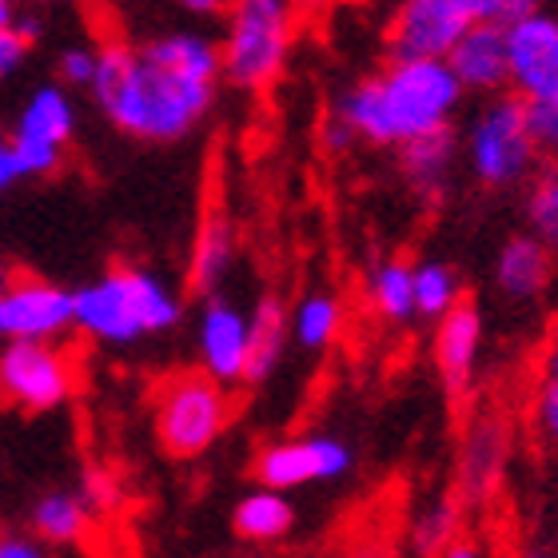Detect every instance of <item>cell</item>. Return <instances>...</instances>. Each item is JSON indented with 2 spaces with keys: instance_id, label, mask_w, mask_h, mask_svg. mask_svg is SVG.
Segmentation results:
<instances>
[{
  "instance_id": "4dcf8cb0",
  "label": "cell",
  "mask_w": 558,
  "mask_h": 558,
  "mask_svg": "<svg viewBox=\"0 0 558 558\" xmlns=\"http://www.w3.org/2000/svg\"><path fill=\"white\" fill-rule=\"evenodd\" d=\"M81 499L88 502V511H108V507H117L120 502V478L105 466H93L88 475H84V487H81Z\"/></svg>"
},
{
  "instance_id": "9c48e42d",
  "label": "cell",
  "mask_w": 558,
  "mask_h": 558,
  "mask_svg": "<svg viewBox=\"0 0 558 558\" xmlns=\"http://www.w3.org/2000/svg\"><path fill=\"white\" fill-rule=\"evenodd\" d=\"M351 466H355V454H351L348 442L336 439V435H295V439L268 442V447L256 454L252 471H256L264 490L288 495V490L307 487V483L343 478Z\"/></svg>"
},
{
  "instance_id": "f546056e",
  "label": "cell",
  "mask_w": 558,
  "mask_h": 558,
  "mask_svg": "<svg viewBox=\"0 0 558 558\" xmlns=\"http://www.w3.org/2000/svg\"><path fill=\"white\" fill-rule=\"evenodd\" d=\"M526 129H531L538 156H547V160L558 163V100L526 105Z\"/></svg>"
},
{
  "instance_id": "277c9868",
  "label": "cell",
  "mask_w": 558,
  "mask_h": 558,
  "mask_svg": "<svg viewBox=\"0 0 558 558\" xmlns=\"http://www.w3.org/2000/svg\"><path fill=\"white\" fill-rule=\"evenodd\" d=\"M295 45V9L283 0H244L228 16V33L220 40L223 81L264 93L283 76Z\"/></svg>"
},
{
  "instance_id": "f1b7e54d",
  "label": "cell",
  "mask_w": 558,
  "mask_h": 558,
  "mask_svg": "<svg viewBox=\"0 0 558 558\" xmlns=\"http://www.w3.org/2000/svg\"><path fill=\"white\" fill-rule=\"evenodd\" d=\"M96 64H100V52L93 45H69L57 57L60 84H69V88H93Z\"/></svg>"
},
{
  "instance_id": "2e32d148",
  "label": "cell",
  "mask_w": 558,
  "mask_h": 558,
  "mask_svg": "<svg viewBox=\"0 0 558 558\" xmlns=\"http://www.w3.org/2000/svg\"><path fill=\"white\" fill-rule=\"evenodd\" d=\"M447 69L454 72V81L463 84V93H499L502 84H511V72H507V28L475 21V28L447 57Z\"/></svg>"
},
{
  "instance_id": "cb8c5ba5",
  "label": "cell",
  "mask_w": 558,
  "mask_h": 558,
  "mask_svg": "<svg viewBox=\"0 0 558 558\" xmlns=\"http://www.w3.org/2000/svg\"><path fill=\"white\" fill-rule=\"evenodd\" d=\"M367 303L387 324H408L415 312V264L408 259H384L367 276Z\"/></svg>"
},
{
  "instance_id": "6da1fadb",
  "label": "cell",
  "mask_w": 558,
  "mask_h": 558,
  "mask_svg": "<svg viewBox=\"0 0 558 558\" xmlns=\"http://www.w3.org/2000/svg\"><path fill=\"white\" fill-rule=\"evenodd\" d=\"M463 84L447 60H391L379 76H363L339 96L336 117L355 140L379 148H403L411 140L451 129Z\"/></svg>"
},
{
  "instance_id": "44dd1931",
  "label": "cell",
  "mask_w": 558,
  "mask_h": 558,
  "mask_svg": "<svg viewBox=\"0 0 558 558\" xmlns=\"http://www.w3.org/2000/svg\"><path fill=\"white\" fill-rule=\"evenodd\" d=\"M247 324H252V339H247L244 384H264L283 360V348L291 339V315L279 295H259Z\"/></svg>"
},
{
  "instance_id": "ab89813d",
  "label": "cell",
  "mask_w": 558,
  "mask_h": 558,
  "mask_svg": "<svg viewBox=\"0 0 558 558\" xmlns=\"http://www.w3.org/2000/svg\"><path fill=\"white\" fill-rule=\"evenodd\" d=\"M543 367H547V379H550V384H558V327H555V331H550L547 360H543Z\"/></svg>"
},
{
  "instance_id": "836d02e7",
  "label": "cell",
  "mask_w": 558,
  "mask_h": 558,
  "mask_svg": "<svg viewBox=\"0 0 558 558\" xmlns=\"http://www.w3.org/2000/svg\"><path fill=\"white\" fill-rule=\"evenodd\" d=\"M28 48H33V45H28V40H24V36L16 33V28L0 33V81L21 69L24 57H28Z\"/></svg>"
},
{
  "instance_id": "7a4b0ae2",
  "label": "cell",
  "mask_w": 558,
  "mask_h": 558,
  "mask_svg": "<svg viewBox=\"0 0 558 558\" xmlns=\"http://www.w3.org/2000/svg\"><path fill=\"white\" fill-rule=\"evenodd\" d=\"M96 52H100V64H96L93 96L120 132L172 144V140H184L211 112L216 84L184 81L175 72L156 69L129 40H105Z\"/></svg>"
},
{
  "instance_id": "484cf974",
  "label": "cell",
  "mask_w": 558,
  "mask_h": 558,
  "mask_svg": "<svg viewBox=\"0 0 558 558\" xmlns=\"http://www.w3.org/2000/svg\"><path fill=\"white\" fill-rule=\"evenodd\" d=\"M343 327V303L331 291H307L291 312V339L307 351L327 348Z\"/></svg>"
},
{
  "instance_id": "7c38bea8",
  "label": "cell",
  "mask_w": 558,
  "mask_h": 558,
  "mask_svg": "<svg viewBox=\"0 0 558 558\" xmlns=\"http://www.w3.org/2000/svg\"><path fill=\"white\" fill-rule=\"evenodd\" d=\"M507 72L523 105L558 100V21L535 9L507 28Z\"/></svg>"
},
{
  "instance_id": "30bf717a",
  "label": "cell",
  "mask_w": 558,
  "mask_h": 558,
  "mask_svg": "<svg viewBox=\"0 0 558 558\" xmlns=\"http://www.w3.org/2000/svg\"><path fill=\"white\" fill-rule=\"evenodd\" d=\"M475 21V0H408L387 33L391 60H447Z\"/></svg>"
},
{
  "instance_id": "e575fe53",
  "label": "cell",
  "mask_w": 558,
  "mask_h": 558,
  "mask_svg": "<svg viewBox=\"0 0 558 558\" xmlns=\"http://www.w3.org/2000/svg\"><path fill=\"white\" fill-rule=\"evenodd\" d=\"M16 180H24L21 156L12 148V136H0V192H9Z\"/></svg>"
},
{
  "instance_id": "83f0119b",
  "label": "cell",
  "mask_w": 558,
  "mask_h": 558,
  "mask_svg": "<svg viewBox=\"0 0 558 558\" xmlns=\"http://www.w3.org/2000/svg\"><path fill=\"white\" fill-rule=\"evenodd\" d=\"M526 223L531 235L547 247L550 256H558V163H550L547 172H538L526 192Z\"/></svg>"
},
{
  "instance_id": "8d00e7d4",
  "label": "cell",
  "mask_w": 558,
  "mask_h": 558,
  "mask_svg": "<svg viewBox=\"0 0 558 558\" xmlns=\"http://www.w3.org/2000/svg\"><path fill=\"white\" fill-rule=\"evenodd\" d=\"M319 136H324V148H327V151H343V148H351V144H355V132H351L339 117L327 120Z\"/></svg>"
},
{
  "instance_id": "d4e9b609",
  "label": "cell",
  "mask_w": 558,
  "mask_h": 558,
  "mask_svg": "<svg viewBox=\"0 0 558 558\" xmlns=\"http://www.w3.org/2000/svg\"><path fill=\"white\" fill-rule=\"evenodd\" d=\"M459 531H463V502L454 495H439L411 519V550L418 558H439L451 543L463 538Z\"/></svg>"
},
{
  "instance_id": "4316f807",
  "label": "cell",
  "mask_w": 558,
  "mask_h": 558,
  "mask_svg": "<svg viewBox=\"0 0 558 558\" xmlns=\"http://www.w3.org/2000/svg\"><path fill=\"white\" fill-rule=\"evenodd\" d=\"M459 303H463V288H459V276H454L451 264H439V259L415 264V312L418 315L442 319V315L454 312Z\"/></svg>"
},
{
  "instance_id": "1f68e13d",
  "label": "cell",
  "mask_w": 558,
  "mask_h": 558,
  "mask_svg": "<svg viewBox=\"0 0 558 558\" xmlns=\"http://www.w3.org/2000/svg\"><path fill=\"white\" fill-rule=\"evenodd\" d=\"M535 427L550 447H558V384H550V379H543L535 396Z\"/></svg>"
},
{
  "instance_id": "e0dca14e",
  "label": "cell",
  "mask_w": 558,
  "mask_h": 558,
  "mask_svg": "<svg viewBox=\"0 0 558 558\" xmlns=\"http://www.w3.org/2000/svg\"><path fill=\"white\" fill-rule=\"evenodd\" d=\"M140 57L156 64V69L199 84H216L223 72L220 40H211L208 33H196V28H172V33L148 36L140 45Z\"/></svg>"
},
{
  "instance_id": "7402d4cb",
  "label": "cell",
  "mask_w": 558,
  "mask_h": 558,
  "mask_svg": "<svg viewBox=\"0 0 558 558\" xmlns=\"http://www.w3.org/2000/svg\"><path fill=\"white\" fill-rule=\"evenodd\" d=\"M88 519H93V511L76 490H48L33 502V514H28L36 543H48V547L81 543L88 535Z\"/></svg>"
},
{
  "instance_id": "ee69618b",
  "label": "cell",
  "mask_w": 558,
  "mask_h": 558,
  "mask_svg": "<svg viewBox=\"0 0 558 558\" xmlns=\"http://www.w3.org/2000/svg\"><path fill=\"white\" fill-rule=\"evenodd\" d=\"M519 558H555V555H550V550H543V547H526Z\"/></svg>"
},
{
  "instance_id": "b9f144b4",
  "label": "cell",
  "mask_w": 558,
  "mask_h": 558,
  "mask_svg": "<svg viewBox=\"0 0 558 558\" xmlns=\"http://www.w3.org/2000/svg\"><path fill=\"white\" fill-rule=\"evenodd\" d=\"M187 9L199 12V16H211V12L220 9V0H187Z\"/></svg>"
},
{
  "instance_id": "8992f818",
  "label": "cell",
  "mask_w": 558,
  "mask_h": 558,
  "mask_svg": "<svg viewBox=\"0 0 558 558\" xmlns=\"http://www.w3.org/2000/svg\"><path fill=\"white\" fill-rule=\"evenodd\" d=\"M538 148L526 129V105L519 96H495L466 129V163L478 184L511 187L531 175Z\"/></svg>"
},
{
  "instance_id": "f35d334b",
  "label": "cell",
  "mask_w": 558,
  "mask_h": 558,
  "mask_svg": "<svg viewBox=\"0 0 558 558\" xmlns=\"http://www.w3.org/2000/svg\"><path fill=\"white\" fill-rule=\"evenodd\" d=\"M12 28H16L28 45H33L36 36H40V16H33V12H28V16H16V24H12Z\"/></svg>"
},
{
  "instance_id": "9a60e30c",
  "label": "cell",
  "mask_w": 558,
  "mask_h": 558,
  "mask_svg": "<svg viewBox=\"0 0 558 558\" xmlns=\"http://www.w3.org/2000/svg\"><path fill=\"white\" fill-rule=\"evenodd\" d=\"M478 351H483V315L475 303H459L435 327V372L451 399H463L475 384Z\"/></svg>"
},
{
  "instance_id": "60d3db41",
  "label": "cell",
  "mask_w": 558,
  "mask_h": 558,
  "mask_svg": "<svg viewBox=\"0 0 558 558\" xmlns=\"http://www.w3.org/2000/svg\"><path fill=\"white\" fill-rule=\"evenodd\" d=\"M16 16H21V12L12 9L9 0H0V33H9L12 24H16Z\"/></svg>"
},
{
  "instance_id": "d6a6232c",
  "label": "cell",
  "mask_w": 558,
  "mask_h": 558,
  "mask_svg": "<svg viewBox=\"0 0 558 558\" xmlns=\"http://www.w3.org/2000/svg\"><path fill=\"white\" fill-rule=\"evenodd\" d=\"M343 558H399V543H396L391 531L372 526V531H363V535L351 543Z\"/></svg>"
},
{
  "instance_id": "5bb4252c",
  "label": "cell",
  "mask_w": 558,
  "mask_h": 558,
  "mask_svg": "<svg viewBox=\"0 0 558 558\" xmlns=\"http://www.w3.org/2000/svg\"><path fill=\"white\" fill-rule=\"evenodd\" d=\"M247 339L252 324L247 312H240L228 295H208L196 319V351L199 372L216 379V384H244L247 372Z\"/></svg>"
},
{
  "instance_id": "ac0fdd59",
  "label": "cell",
  "mask_w": 558,
  "mask_h": 558,
  "mask_svg": "<svg viewBox=\"0 0 558 558\" xmlns=\"http://www.w3.org/2000/svg\"><path fill=\"white\" fill-rule=\"evenodd\" d=\"M454 156H459L454 132H435V136L411 140V144L399 148V172H403L408 187L423 204H439L447 184H451Z\"/></svg>"
},
{
  "instance_id": "ba28073f",
  "label": "cell",
  "mask_w": 558,
  "mask_h": 558,
  "mask_svg": "<svg viewBox=\"0 0 558 558\" xmlns=\"http://www.w3.org/2000/svg\"><path fill=\"white\" fill-rule=\"evenodd\" d=\"M76 372L57 343H4L0 348V399L21 411H57L69 403Z\"/></svg>"
},
{
  "instance_id": "8fae6325",
  "label": "cell",
  "mask_w": 558,
  "mask_h": 558,
  "mask_svg": "<svg viewBox=\"0 0 558 558\" xmlns=\"http://www.w3.org/2000/svg\"><path fill=\"white\" fill-rule=\"evenodd\" d=\"M72 132H76V108L64 84H40L28 105H24L16 132H12V148L21 156L24 175H48L57 172L64 160Z\"/></svg>"
},
{
  "instance_id": "7bdbcfd3",
  "label": "cell",
  "mask_w": 558,
  "mask_h": 558,
  "mask_svg": "<svg viewBox=\"0 0 558 558\" xmlns=\"http://www.w3.org/2000/svg\"><path fill=\"white\" fill-rule=\"evenodd\" d=\"M9 288H12V271L4 268V264H0V295H4Z\"/></svg>"
},
{
  "instance_id": "74e56055",
  "label": "cell",
  "mask_w": 558,
  "mask_h": 558,
  "mask_svg": "<svg viewBox=\"0 0 558 558\" xmlns=\"http://www.w3.org/2000/svg\"><path fill=\"white\" fill-rule=\"evenodd\" d=\"M439 558H483V547L471 543V538H459V543H451Z\"/></svg>"
},
{
  "instance_id": "3957f363",
  "label": "cell",
  "mask_w": 558,
  "mask_h": 558,
  "mask_svg": "<svg viewBox=\"0 0 558 558\" xmlns=\"http://www.w3.org/2000/svg\"><path fill=\"white\" fill-rule=\"evenodd\" d=\"M180 295L144 268H112L72 291V327L96 343L124 348L180 324Z\"/></svg>"
},
{
  "instance_id": "d6986e66",
  "label": "cell",
  "mask_w": 558,
  "mask_h": 558,
  "mask_svg": "<svg viewBox=\"0 0 558 558\" xmlns=\"http://www.w3.org/2000/svg\"><path fill=\"white\" fill-rule=\"evenodd\" d=\"M235 264V228L223 211H208L192 240V259H187V283L204 300L220 295V283Z\"/></svg>"
},
{
  "instance_id": "5b68a950",
  "label": "cell",
  "mask_w": 558,
  "mask_h": 558,
  "mask_svg": "<svg viewBox=\"0 0 558 558\" xmlns=\"http://www.w3.org/2000/svg\"><path fill=\"white\" fill-rule=\"evenodd\" d=\"M156 439L175 459L204 454L232 423V396L228 387L208 379L204 372H180L163 379L156 391Z\"/></svg>"
},
{
  "instance_id": "4fadbf2b",
  "label": "cell",
  "mask_w": 558,
  "mask_h": 558,
  "mask_svg": "<svg viewBox=\"0 0 558 558\" xmlns=\"http://www.w3.org/2000/svg\"><path fill=\"white\" fill-rule=\"evenodd\" d=\"M72 327V291L48 279H12L0 295V339L4 343H52Z\"/></svg>"
},
{
  "instance_id": "52a82bcc",
  "label": "cell",
  "mask_w": 558,
  "mask_h": 558,
  "mask_svg": "<svg viewBox=\"0 0 558 558\" xmlns=\"http://www.w3.org/2000/svg\"><path fill=\"white\" fill-rule=\"evenodd\" d=\"M514 454V423L499 408H478L466 418L459 459H454V499L463 507H483L499 495Z\"/></svg>"
},
{
  "instance_id": "d590c367",
  "label": "cell",
  "mask_w": 558,
  "mask_h": 558,
  "mask_svg": "<svg viewBox=\"0 0 558 558\" xmlns=\"http://www.w3.org/2000/svg\"><path fill=\"white\" fill-rule=\"evenodd\" d=\"M0 558H48V555H45V547H40L36 538L4 535V531H0Z\"/></svg>"
},
{
  "instance_id": "603a6c76",
  "label": "cell",
  "mask_w": 558,
  "mask_h": 558,
  "mask_svg": "<svg viewBox=\"0 0 558 558\" xmlns=\"http://www.w3.org/2000/svg\"><path fill=\"white\" fill-rule=\"evenodd\" d=\"M232 526L235 535L247 538V543H279L295 526V507L279 490H252L235 502Z\"/></svg>"
},
{
  "instance_id": "ffe728a7",
  "label": "cell",
  "mask_w": 558,
  "mask_h": 558,
  "mask_svg": "<svg viewBox=\"0 0 558 558\" xmlns=\"http://www.w3.org/2000/svg\"><path fill=\"white\" fill-rule=\"evenodd\" d=\"M550 271H555V256L531 232L511 235L499 247V259H495V283L511 300H535V295H543L550 283Z\"/></svg>"
}]
</instances>
